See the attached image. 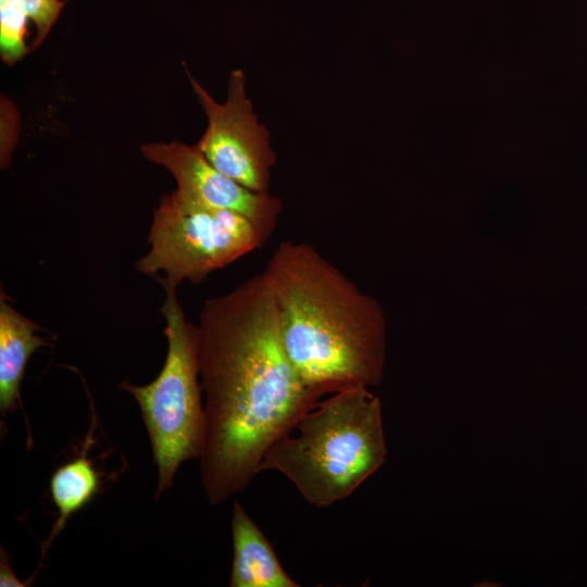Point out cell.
Listing matches in <instances>:
<instances>
[{
    "instance_id": "cell-6",
    "label": "cell",
    "mask_w": 587,
    "mask_h": 587,
    "mask_svg": "<svg viewBox=\"0 0 587 587\" xmlns=\"http://www.w3.org/2000/svg\"><path fill=\"white\" fill-rule=\"evenodd\" d=\"M186 73L208 117L207 129L196 143L200 151L215 168L246 188L268 192L276 154L268 130L259 123L247 97L243 72H230L224 103L216 102L188 70Z\"/></svg>"
},
{
    "instance_id": "cell-2",
    "label": "cell",
    "mask_w": 587,
    "mask_h": 587,
    "mask_svg": "<svg viewBox=\"0 0 587 587\" xmlns=\"http://www.w3.org/2000/svg\"><path fill=\"white\" fill-rule=\"evenodd\" d=\"M262 273L284 348L309 388L324 396L382 382L386 322L374 297L308 242L282 241Z\"/></svg>"
},
{
    "instance_id": "cell-10",
    "label": "cell",
    "mask_w": 587,
    "mask_h": 587,
    "mask_svg": "<svg viewBox=\"0 0 587 587\" xmlns=\"http://www.w3.org/2000/svg\"><path fill=\"white\" fill-rule=\"evenodd\" d=\"M100 473L86 455V449L76 459L58 467L50 479V492L59 516L41 546V559L54 538L62 532L70 516L84 508L98 491Z\"/></svg>"
},
{
    "instance_id": "cell-8",
    "label": "cell",
    "mask_w": 587,
    "mask_h": 587,
    "mask_svg": "<svg viewBox=\"0 0 587 587\" xmlns=\"http://www.w3.org/2000/svg\"><path fill=\"white\" fill-rule=\"evenodd\" d=\"M230 526L234 544L230 587H299L284 570L260 527L236 500Z\"/></svg>"
},
{
    "instance_id": "cell-9",
    "label": "cell",
    "mask_w": 587,
    "mask_h": 587,
    "mask_svg": "<svg viewBox=\"0 0 587 587\" xmlns=\"http://www.w3.org/2000/svg\"><path fill=\"white\" fill-rule=\"evenodd\" d=\"M40 327L18 313L11 304L0 302V410L4 415L17 409L20 387L30 355L50 344L37 332Z\"/></svg>"
},
{
    "instance_id": "cell-4",
    "label": "cell",
    "mask_w": 587,
    "mask_h": 587,
    "mask_svg": "<svg viewBox=\"0 0 587 587\" xmlns=\"http://www.w3.org/2000/svg\"><path fill=\"white\" fill-rule=\"evenodd\" d=\"M164 290L161 313L166 322L167 353L163 367L147 385L128 380L120 385L138 402L150 437L158 465L157 498L171 487L184 461L200 457L204 440L198 327L186 319L176 288Z\"/></svg>"
},
{
    "instance_id": "cell-1",
    "label": "cell",
    "mask_w": 587,
    "mask_h": 587,
    "mask_svg": "<svg viewBox=\"0 0 587 587\" xmlns=\"http://www.w3.org/2000/svg\"><path fill=\"white\" fill-rule=\"evenodd\" d=\"M197 327L205 398L200 475L205 498L217 505L248 487L267 450L323 396L287 355L262 272L205 300Z\"/></svg>"
},
{
    "instance_id": "cell-11",
    "label": "cell",
    "mask_w": 587,
    "mask_h": 587,
    "mask_svg": "<svg viewBox=\"0 0 587 587\" xmlns=\"http://www.w3.org/2000/svg\"><path fill=\"white\" fill-rule=\"evenodd\" d=\"M22 13L30 18L36 27V36L30 50L39 48L52 25L55 23L65 1L62 0H14Z\"/></svg>"
},
{
    "instance_id": "cell-3",
    "label": "cell",
    "mask_w": 587,
    "mask_h": 587,
    "mask_svg": "<svg viewBox=\"0 0 587 587\" xmlns=\"http://www.w3.org/2000/svg\"><path fill=\"white\" fill-rule=\"evenodd\" d=\"M263 457L258 472L276 471L311 505L349 497L385 462L382 403L369 387L334 392L298 422Z\"/></svg>"
},
{
    "instance_id": "cell-5",
    "label": "cell",
    "mask_w": 587,
    "mask_h": 587,
    "mask_svg": "<svg viewBox=\"0 0 587 587\" xmlns=\"http://www.w3.org/2000/svg\"><path fill=\"white\" fill-rule=\"evenodd\" d=\"M266 241L246 216L208 208L182 197L163 195L149 230V251L136 268L159 279L162 287L198 284L210 273L262 247Z\"/></svg>"
},
{
    "instance_id": "cell-7",
    "label": "cell",
    "mask_w": 587,
    "mask_h": 587,
    "mask_svg": "<svg viewBox=\"0 0 587 587\" xmlns=\"http://www.w3.org/2000/svg\"><path fill=\"white\" fill-rule=\"evenodd\" d=\"M141 154L165 167L175 178L182 197L198 204L228 210L249 218L265 241L277 226L282 200L268 192L252 191L215 168L197 145L177 140L150 142L140 147Z\"/></svg>"
},
{
    "instance_id": "cell-12",
    "label": "cell",
    "mask_w": 587,
    "mask_h": 587,
    "mask_svg": "<svg viewBox=\"0 0 587 587\" xmlns=\"http://www.w3.org/2000/svg\"><path fill=\"white\" fill-rule=\"evenodd\" d=\"M0 586L1 587H24L29 586L28 583L21 582L14 574L12 566L9 563V555L3 548L0 549Z\"/></svg>"
}]
</instances>
